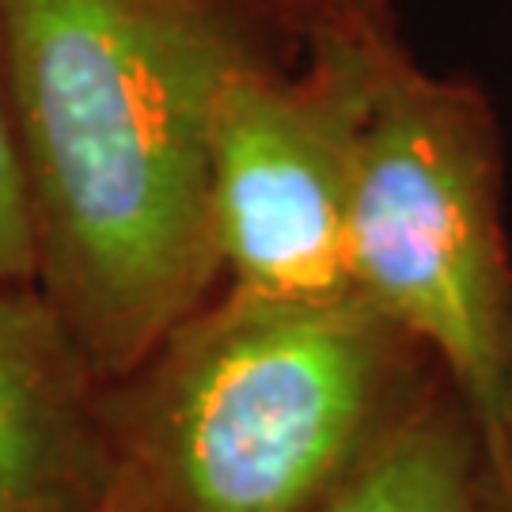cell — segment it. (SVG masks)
<instances>
[{"mask_svg":"<svg viewBox=\"0 0 512 512\" xmlns=\"http://www.w3.org/2000/svg\"><path fill=\"white\" fill-rule=\"evenodd\" d=\"M88 512H126V509H122V505H118V501H114V497H110V494H103V497H99V501H95V505H92V509H88Z\"/></svg>","mask_w":512,"mask_h":512,"instance_id":"cell-10","label":"cell"},{"mask_svg":"<svg viewBox=\"0 0 512 512\" xmlns=\"http://www.w3.org/2000/svg\"><path fill=\"white\" fill-rule=\"evenodd\" d=\"M482 429V482L486 512H512V403Z\"/></svg>","mask_w":512,"mask_h":512,"instance_id":"cell-9","label":"cell"},{"mask_svg":"<svg viewBox=\"0 0 512 512\" xmlns=\"http://www.w3.org/2000/svg\"><path fill=\"white\" fill-rule=\"evenodd\" d=\"M251 4L274 27H281V31H289L296 38H304L311 27L330 23V19H346L387 8V0H251Z\"/></svg>","mask_w":512,"mask_h":512,"instance_id":"cell-8","label":"cell"},{"mask_svg":"<svg viewBox=\"0 0 512 512\" xmlns=\"http://www.w3.org/2000/svg\"><path fill=\"white\" fill-rule=\"evenodd\" d=\"M0 281L35 285V236H31V209H27V179L19 160L4 19H0Z\"/></svg>","mask_w":512,"mask_h":512,"instance_id":"cell-7","label":"cell"},{"mask_svg":"<svg viewBox=\"0 0 512 512\" xmlns=\"http://www.w3.org/2000/svg\"><path fill=\"white\" fill-rule=\"evenodd\" d=\"M35 285L103 380L224 281L209 137L251 0H0Z\"/></svg>","mask_w":512,"mask_h":512,"instance_id":"cell-1","label":"cell"},{"mask_svg":"<svg viewBox=\"0 0 512 512\" xmlns=\"http://www.w3.org/2000/svg\"><path fill=\"white\" fill-rule=\"evenodd\" d=\"M349 289L410 334L478 425L512 403L505 145L490 95L421 69L395 35L357 126Z\"/></svg>","mask_w":512,"mask_h":512,"instance_id":"cell-3","label":"cell"},{"mask_svg":"<svg viewBox=\"0 0 512 512\" xmlns=\"http://www.w3.org/2000/svg\"><path fill=\"white\" fill-rule=\"evenodd\" d=\"M103 384L38 285L0 281V512H88L107 494Z\"/></svg>","mask_w":512,"mask_h":512,"instance_id":"cell-5","label":"cell"},{"mask_svg":"<svg viewBox=\"0 0 512 512\" xmlns=\"http://www.w3.org/2000/svg\"><path fill=\"white\" fill-rule=\"evenodd\" d=\"M323 512H486L482 429L444 372L399 410Z\"/></svg>","mask_w":512,"mask_h":512,"instance_id":"cell-6","label":"cell"},{"mask_svg":"<svg viewBox=\"0 0 512 512\" xmlns=\"http://www.w3.org/2000/svg\"><path fill=\"white\" fill-rule=\"evenodd\" d=\"M433 372L357 293L217 289L103 384L107 494L126 512H323Z\"/></svg>","mask_w":512,"mask_h":512,"instance_id":"cell-2","label":"cell"},{"mask_svg":"<svg viewBox=\"0 0 512 512\" xmlns=\"http://www.w3.org/2000/svg\"><path fill=\"white\" fill-rule=\"evenodd\" d=\"M399 35L380 12L311 27L304 65L262 46L228 73L209 137V202L232 289L277 300L353 296L346 205L357 126L380 54Z\"/></svg>","mask_w":512,"mask_h":512,"instance_id":"cell-4","label":"cell"}]
</instances>
